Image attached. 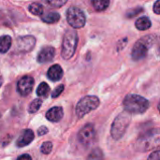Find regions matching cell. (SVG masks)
Wrapping results in <instances>:
<instances>
[{"mask_svg":"<svg viewBox=\"0 0 160 160\" xmlns=\"http://www.w3.org/2000/svg\"><path fill=\"white\" fill-rule=\"evenodd\" d=\"M96 135L97 133H96V129L94 126L92 124H87L79 131L78 140L82 145L88 146L95 142Z\"/></svg>","mask_w":160,"mask_h":160,"instance_id":"8","label":"cell"},{"mask_svg":"<svg viewBox=\"0 0 160 160\" xmlns=\"http://www.w3.org/2000/svg\"><path fill=\"white\" fill-rule=\"evenodd\" d=\"M154 11L156 14H160V1H157L154 5Z\"/></svg>","mask_w":160,"mask_h":160,"instance_id":"29","label":"cell"},{"mask_svg":"<svg viewBox=\"0 0 160 160\" xmlns=\"http://www.w3.org/2000/svg\"><path fill=\"white\" fill-rule=\"evenodd\" d=\"M63 73L64 72L60 65H53L49 68L47 72V77L52 82H58L62 79Z\"/></svg>","mask_w":160,"mask_h":160,"instance_id":"14","label":"cell"},{"mask_svg":"<svg viewBox=\"0 0 160 160\" xmlns=\"http://www.w3.org/2000/svg\"><path fill=\"white\" fill-rule=\"evenodd\" d=\"M41 20L46 23H54L60 20V15L57 12H49L41 16Z\"/></svg>","mask_w":160,"mask_h":160,"instance_id":"17","label":"cell"},{"mask_svg":"<svg viewBox=\"0 0 160 160\" xmlns=\"http://www.w3.org/2000/svg\"><path fill=\"white\" fill-rule=\"evenodd\" d=\"M2 83H3V78L0 76V87H1V85H2Z\"/></svg>","mask_w":160,"mask_h":160,"instance_id":"31","label":"cell"},{"mask_svg":"<svg viewBox=\"0 0 160 160\" xmlns=\"http://www.w3.org/2000/svg\"><path fill=\"white\" fill-rule=\"evenodd\" d=\"M52 143L51 142H45L42 143L40 147V152L44 155H49L52 152Z\"/></svg>","mask_w":160,"mask_h":160,"instance_id":"23","label":"cell"},{"mask_svg":"<svg viewBox=\"0 0 160 160\" xmlns=\"http://www.w3.org/2000/svg\"><path fill=\"white\" fill-rule=\"evenodd\" d=\"M64 116V112L62 107H52L46 112V118L52 123L59 122Z\"/></svg>","mask_w":160,"mask_h":160,"instance_id":"13","label":"cell"},{"mask_svg":"<svg viewBox=\"0 0 160 160\" xmlns=\"http://www.w3.org/2000/svg\"><path fill=\"white\" fill-rule=\"evenodd\" d=\"M28 9L32 14H34L36 16H42L43 11H44L43 6L39 3H37V2L30 4L28 7Z\"/></svg>","mask_w":160,"mask_h":160,"instance_id":"18","label":"cell"},{"mask_svg":"<svg viewBox=\"0 0 160 160\" xmlns=\"http://www.w3.org/2000/svg\"><path fill=\"white\" fill-rule=\"evenodd\" d=\"M156 40V36L154 35H148L141 39H139L133 46L131 56L133 60L139 61L146 57L149 49L152 47V45L155 43Z\"/></svg>","mask_w":160,"mask_h":160,"instance_id":"3","label":"cell"},{"mask_svg":"<svg viewBox=\"0 0 160 160\" xmlns=\"http://www.w3.org/2000/svg\"><path fill=\"white\" fill-rule=\"evenodd\" d=\"M100 101L96 96H86L79 100L76 105L75 112L78 118H82L90 112L98 108Z\"/></svg>","mask_w":160,"mask_h":160,"instance_id":"6","label":"cell"},{"mask_svg":"<svg viewBox=\"0 0 160 160\" xmlns=\"http://www.w3.org/2000/svg\"><path fill=\"white\" fill-rule=\"evenodd\" d=\"M50 93V86L46 82H41L38 89H37V95L39 98H46Z\"/></svg>","mask_w":160,"mask_h":160,"instance_id":"20","label":"cell"},{"mask_svg":"<svg viewBox=\"0 0 160 160\" xmlns=\"http://www.w3.org/2000/svg\"><path fill=\"white\" fill-rule=\"evenodd\" d=\"M78 40V35L75 30L66 31L62 42V57L65 60H68L74 55Z\"/></svg>","mask_w":160,"mask_h":160,"instance_id":"5","label":"cell"},{"mask_svg":"<svg viewBox=\"0 0 160 160\" xmlns=\"http://www.w3.org/2000/svg\"><path fill=\"white\" fill-rule=\"evenodd\" d=\"M33 86L34 79L31 76H24L17 83V91L22 97H26L32 92Z\"/></svg>","mask_w":160,"mask_h":160,"instance_id":"10","label":"cell"},{"mask_svg":"<svg viewBox=\"0 0 160 160\" xmlns=\"http://www.w3.org/2000/svg\"><path fill=\"white\" fill-rule=\"evenodd\" d=\"M11 42L12 39L9 36L6 35L0 37V53H6L9 50L11 46Z\"/></svg>","mask_w":160,"mask_h":160,"instance_id":"16","label":"cell"},{"mask_svg":"<svg viewBox=\"0 0 160 160\" xmlns=\"http://www.w3.org/2000/svg\"><path fill=\"white\" fill-rule=\"evenodd\" d=\"M45 3L52 8H60L67 4V0H47Z\"/></svg>","mask_w":160,"mask_h":160,"instance_id":"24","label":"cell"},{"mask_svg":"<svg viewBox=\"0 0 160 160\" xmlns=\"http://www.w3.org/2000/svg\"><path fill=\"white\" fill-rule=\"evenodd\" d=\"M152 25V22L150 21L149 18L143 16V17H141L139 18L136 22H135V26L138 30H141V31H143V30H147L151 27Z\"/></svg>","mask_w":160,"mask_h":160,"instance_id":"15","label":"cell"},{"mask_svg":"<svg viewBox=\"0 0 160 160\" xmlns=\"http://www.w3.org/2000/svg\"><path fill=\"white\" fill-rule=\"evenodd\" d=\"M159 146V132L158 129L146 132L140 136L135 142V148L140 152L158 149Z\"/></svg>","mask_w":160,"mask_h":160,"instance_id":"2","label":"cell"},{"mask_svg":"<svg viewBox=\"0 0 160 160\" xmlns=\"http://www.w3.org/2000/svg\"><path fill=\"white\" fill-rule=\"evenodd\" d=\"M87 160H104V156H103L102 151L98 148H96L90 153V155L87 158Z\"/></svg>","mask_w":160,"mask_h":160,"instance_id":"22","label":"cell"},{"mask_svg":"<svg viewBox=\"0 0 160 160\" xmlns=\"http://www.w3.org/2000/svg\"><path fill=\"white\" fill-rule=\"evenodd\" d=\"M64 88H65V86H64V84H60V85H58L55 89H54V91L52 93V98H58L62 93H63V91H64Z\"/></svg>","mask_w":160,"mask_h":160,"instance_id":"25","label":"cell"},{"mask_svg":"<svg viewBox=\"0 0 160 160\" xmlns=\"http://www.w3.org/2000/svg\"><path fill=\"white\" fill-rule=\"evenodd\" d=\"M67 21L70 26L75 29H79L85 25L86 17L81 8L73 6L67 10Z\"/></svg>","mask_w":160,"mask_h":160,"instance_id":"7","label":"cell"},{"mask_svg":"<svg viewBox=\"0 0 160 160\" xmlns=\"http://www.w3.org/2000/svg\"><path fill=\"white\" fill-rule=\"evenodd\" d=\"M92 5L97 11H103L109 7L110 1H108V0H94V1H92Z\"/></svg>","mask_w":160,"mask_h":160,"instance_id":"19","label":"cell"},{"mask_svg":"<svg viewBox=\"0 0 160 160\" xmlns=\"http://www.w3.org/2000/svg\"><path fill=\"white\" fill-rule=\"evenodd\" d=\"M17 160H32V158H31V157H30L29 155L25 154V155H22V156H20Z\"/></svg>","mask_w":160,"mask_h":160,"instance_id":"30","label":"cell"},{"mask_svg":"<svg viewBox=\"0 0 160 160\" xmlns=\"http://www.w3.org/2000/svg\"><path fill=\"white\" fill-rule=\"evenodd\" d=\"M148 160H160V152L159 150L154 151L148 158Z\"/></svg>","mask_w":160,"mask_h":160,"instance_id":"27","label":"cell"},{"mask_svg":"<svg viewBox=\"0 0 160 160\" xmlns=\"http://www.w3.org/2000/svg\"><path fill=\"white\" fill-rule=\"evenodd\" d=\"M48 131H49L48 128H47L46 127L43 126V127H41L40 128L38 129V136H43V135H45L46 133H48Z\"/></svg>","mask_w":160,"mask_h":160,"instance_id":"28","label":"cell"},{"mask_svg":"<svg viewBox=\"0 0 160 160\" xmlns=\"http://www.w3.org/2000/svg\"><path fill=\"white\" fill-rule=\"evenodd\" d=\"M35 138V135H34V132L31 130V129H25L22 131V135L19 137V139L17 140V142H16V145L18 147H24V146H27L29 145L33 140Z\"/></svg>","mask_w":160,"mask_h":160,"instance_id":"12","label":"cell"},{"mask_svg":"<svg viewBox=\"0 0 160 160\" xmlns=\"http://www.w3.org/2000/svg\"><path fill=\"white\" fill-rule=\"evenodd\" d=\"M55 55V50L53 47L52 46H46L44 48H42L37 57V60L38 63L40 64H44V63H48L52 61L53 57Z\"/></svg>","mask_w":160,"mask_h":160,"instance_id":"11","label":"cell"},{"mask_svg":"<svg viewBox=\"0 0 160 160\" xmlns=\"http://www.w3.org/2000/svg\"><path fill=\"white\" fill-rule=\"evenodd\" d=\"M123 105L128 114H142L149 109V101L135 94L128 95L123 101Z\"/></svg>","mask_w":160,"mask_h":160,"instance_id":"1","label":"cell"},{"mask_svg":"<svg viewBox=\"0 0 160 160\" xmlns=\"http://www.w3.org/2000/svg\"><path fill=\"white\" fill-rule=\"evenodd\" d=\"M41 105H42V100H41L40 98H36V99H34V100L30 103V105H29V107H28V112H29V113H35V112H37L40 109Z\"/></svg>","mask_w":160,"mask_h":160,"instance_id":"21","label":"cell"},{"mask_svg":"<svg viewBox=\"0 0 160 160\" xmlns=\"http://www.w3.org/2000/svg\"><path fill=\"white\" fill-rule=\"evenodd\" d=\"M130 122H131L130 114H128V112H124L118 114L113 120L111 128V134L112 139H114L115 141L120 140L125 135Z\"/></svg>","mask_w":160,"mask_h":160,"instance_id":"4","label":"cell"},{"mask_svg":"<svg viewBox=\"0 0 160 160\" xmlns=\"http://www.w3.org/2000/svg\"><path fill=\"white\" fill-rule=\"evenodd\" d=\"M142 8H135V9H133V10H130V11H128V18H132V17H135L137 14H139V13H141V12H142Z\"/></svg>","mask_w":160,"mask_h":160,"instance_id":"26","label":"cell"},{"mask_svg":"<svg viewBox=\"0 0 160 160\" xmlns=\"http://www.w3.org/2000/svg\"><path fill=\"white\" fill-rule=\"evenodd\" d=\"M35 44L36 38L33 36H23L17 38L16 49L20 52H29L34 49Z\"/></svg>","mask_w":160,"mask_h":160,"instance_id":"9","label":"cell"}]
</instances>
